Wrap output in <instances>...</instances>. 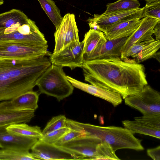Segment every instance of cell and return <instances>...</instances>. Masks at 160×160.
<instances>
[{
  "mask_svg": "<svg viewBox=\"0 0 160 160\" xmlns=\"http://www.w3.org/2000/svg\"><path fill=\"white\" fill-rule=\"evenodd\" d=\"M40 5L53 25L57 28L62 19L60 9L53 0H38Z\"/></svg>",
  "mask_w": 160,
  "mask_h": 160,
  "instance_id": "25",
  "label": "cell"
},
{
  "mask_svg": "<svg viewBox=\"0 0 160 160\" xmlns=\"http://www.w3.org/2000/svg\"><path fill=\"white\" fill-rule=\"evenodd\" d=\"M2 148V146L1 144L0 143V148Z\"/></svg>",
  "mask_w": 160,
  "mask_h": 160,
  "instance_id": "36",
  "label": "cell"
},
{
  "mask_svg": "<svg viewBox=\"0 0 160 160\" xmlns=\"http://www.w3.org/2000/svg\"><path fill=\"white\" fill-rule=\"evenodd\" d=\"M67 119L64 115H59L52 117L47 123L42 131L43 135L53 131L67 127Z\"/></svg>",
  "mask_w": 160,
  "mask_h": 160,
  "instance_id": "28",
  "label": "cell"
},
{
  "mask_svg": "<svg viewBox=\"0 0 160 160\" xmlns=\"http://www.w3.org/2000/svg\"><path fill=\"white\" fill-rule=\"evenodd\" d=\"M101 142L95 137L84 135L59 146L72 153L77 160H95L98 145Z\"/></svg>",
  "mask_w": 160,
  "mask_h": 160,
  "instance_id": "9",
  "label": "cell"
},
{
  "mask_svg": "<svg viewBox=\"0 0 160 160\" xmlns=\"http://www.w3.org/2000/svg\"><path fill=\"white\" fill-rule=\"evenodd\" d=\"M153 34L155 36L156 40L160 39V21H159L154 27Z\"/></svg>",
  "mask_w": 160,
  "mask_h": 160,
  "instance_id": "33",
  "label": "cell"
},
{
  "mask_svg": "<svg viewBox=\"0 0 160 160\" xmlns=\"http://www.w3.org/2000/svg\"><path fill=\"white\" fill-rule=\"evenodd\" d=\"M160 48V40L155 39L134 44L128 50L123 60L131 58L136 62L140 63L154 58Z\"/></svg>",
  "mask_w": 160,
  "mask_h": 160,
  "instance_id": "17",
  "label": "cell"
},
{
  "mask_svg": "<svg viewBox=\"0 0 160 160\" xmlns=\"http://www.w3.org/2000/svg\"><path fill=\"white\" fill-rule=\"evenodd\" d=\"M85 134V132H83L71 129L69 131L64 134L54 144L57 146H60L74 138Z\"/></svg>",
  "mask_w": 160,
  "mask_h": 160,
  "instance_id": "31",
  "label": "cell"
},
{
  "mask_svg": "<svg viewBox=\"0 0 160 160\" xmlns=\"http://www.w3.org/2000/svg\"><path fill=\"white\" fill-rule=\"evenodd\" d=\"M38 139L11 134L7 132L6 128L0 129V143L2 148L14 147L29 151Z\"/></svg>",
  "mask_w": 160,
  "mask_h": 160,
  "instance_id": "20",
  "label": "cell"
},
{
  "mask_svg": "<svg viewBox=\"0 0 160 160\" xmlns=\"http://www.w3.org/2000/svg\"><path fill=\"white\" fill-rule=\"evenodd\" d=\"M144 0L145 1H146V2L148 3V2H151L156 1H158L160 0Z\"/></svg>",
  "mask_w": 160,
  "mask_h": 160,
  "instance_id": "34",
  "label": "cell"
},
{
  "mask_svg": "<svg viewBox=\"0 0 160 160\" xmlns=\"http://www.w3.org/2000/svg\"><path fill=\"white\" fill-rule=\"evenodd\" d=\"M84 80L92 85L119 93L122 98L133 96L148 84L143 65L119 57L83 62Z\"/></svg>",
  "mask_w": 160,
  "mask_h": 160,
  "instance_id": "1",
  "label": "cell"
},
{
  "mask_svg": "<svg viewBox=\"0 0 160 160\" xmlns=\"http://www.w3.org/2000/svg\"><path fill=\"white\" fill-rule=\"evenodd\" d=\"M35 111L15 108L10 100L0 102V129L14 124L29 122Z\"/></svg>",
  "mask_w": 160,
  "mask_h": 160,
  "instance_id": "13",
  "label": "cell"
},
{
  "mask_svg": "<svg viewBox=\"0 0 160 160\" xmlns=\"http://www.w3.org/2000/svg\"><path fill=\"white\" fill-rule=\"evenodd\" d=\"M4 3V0H0V5H2Z\"/></svg>",
  "mask_w": 160,
  "mask_h": 160,
  "instance_id": "35",
  "label": "cell"
},
{
  "mask_svg": "<svg viewBox=\"0 0 160 160\" xmlns=\"http://www.w3.org/2000/svg\"><path fill=\"white\" fill-rule=\"evenodd\" d=\"M144 7L138 8L115 12L108 14H94L87 20L90 29L103 32L108 27L121 21L143 18Z\"/></svg>",
  "mask_w": 160,
  "mask_h": 160,
  "instance_id": "10",
  "label": "cell"
},
{
  "mask_svg": "<svg viewBox=\"0 0 160 160\" xmlns=\"http://www.w3.org/2000/svg\"><path fill=\"white\" fill-rule=\"evenodd\" d=\"M39 96L38 92L30 91L21 94L10 101L15 108L35 111L38 108Z\"/></svg>",
  "mask_w": 160,
  "mask_h": 160,
  "instance_id": "21",
  "label": "cell"
},
{
  "mask_svg": "<svg viewBox=\"0 0 160 160\" xmlns=\"http://www.w3.org/2000/svg\"><path fill=\"white\" fill-rule=\"evenodd\" d=\"M84 42H73L55 53H51L49 60L52 64L68 67L71 70L81 67L83 63Z\"/></svg>",
  "mask_w": 160,
  "mask_h": 160,
  "instance_id": "11",
  "label": "cell"
},
{
  "mask_svg": "<svg viewBox=\"0 0 160 160\" xmlns=\"http://www.w3.org/2000/svg\"><path fill=\"white\" fill-rule=\"evenodd\" d=\"M128 38L107 40L95 48L88 55L83 57V62L111 57H121L122 47Z\"/></svg>",
  "mask_w": 160,
  "mask_h": 160,
  "instance_id": "18",
  "label": "cell"
},
{
  "mask_svg": "<svg viewBox=\"0 0 160 160\" xmlns=\"http://www.w3.org/2000/svg\"><path fill=\"white\" fill-rule=\"evenodd\" d=\"M0 160H38L29 151L14 147L0 149Z\"/></svg>",
  "mask_w": 160,
  "mask_h": 160,
  "instance_id": "24",
  "label": "cell"
},
{
  "mask_svg": "<svg viewBox=\"0 0 160 160\" xmlns=\"http://www.w3.org/2000/svg\"><path fill=\"white\" fill-rule=\"evenodd\" d=\"M54 36L55 46L53 53L62 50L72 43L80 42L78 30L73 13H67L62 17L60 25L56 28Z\"/></svg>",
  "mask_w": 160,
  "mask_h": 160,
  "instance_id": "8",
  "label": "cell"
},
{
  "mask_svg": "<svg viewBox=\"0 0 160 160\" xmlns=\"http://www.w3.org/2000/svg\"><path fill=\"white\" fill-rule=\"evenodd\" d=\"M124 127L134 134L138 133L160 138V114L143 115L134 120L122 121Z\"/></svg>",
  "mask_w": 160,
  "mask_h": 160,
  "instance_id": "12",
  "label": "cell"
},
{
  "mask_svg": "<svg viewBox=\"0 0 160 160\" xmlns=\"http://www.w3.org/2000/svg\"><path fill=\"white\" fill-rule=\"evenodd\" d=\"M0 42L48 45L44 34L35 22L23 12L17 9L0 14Z\"/></svg>",
  "mask_w": 160,
  "mask_h": 160,
  "instance_id": "3",
  "label": "cell"
},
{
  "mask_svg": "<svg viewBox=\"0 0 160 160\" xmlns=\"http://www.w3.org/2000/svg\"><path fill=\"white\" fill-rule=\"evenodd\" d=\"M137 29L128 37L121 50V58L123 60L129 48L133 44L155 40L152 36L153 28L160 20L149 17H145Z\"/></svg>",
  "mask_w": 160,
  "mask_h": 160,
  "instance_id": "14",
  "label": "cell"
},
{
  "mask_svg": "<svg viewBox=\"0 0 160 160\" xmlns=\"http://www.w3.org/2000/svg\"><path fill=\"white\" fill-rule=\"evenodd\" d=\"M125 104L143 115L160 114V93L148 84L138 93L124 99Z\"/></svg>",
  "mask_w": 160,
  "mask_h": 160,
  "instance_id": "7",
  "label": "cell"
},
{
  "mask_svg": "<svg viewBox=\"0 0 160 160\" xmlns=\"http://www.w3.org/2000/svg\"><path fill=\"white\" fill-rule=\"evenodd\" d=\"M51 64L46 56L26 60H0V102L33 90L38 79Z\"/></svg>",
  "mask_w": 160,
  "mask_h": 160,
  "instance_id": "2",
  "label": "cell"
},
{
  "mask_svg": "<svg viewBox=\"0 0 160 160\" xmlns=\"http://www.w3.org/2000/svg\"><path fill=\"white\" fill-rule=\"evenodd\" d=\"M115 152L109 144L102 141L98 145L95 160H120Z\"/></svg>",
  "mask_w": 160,
  "mask_h": 160,
  "instance_id": "27",
  "label": "cell"
},
{
  "mask_svg": "<svg viewBox=\"0 0 160 160\" xmlns=\"http://www.w3.org/2000/svg\"><path fill=\"white\" fill-rule=\"evenodd\" d=\"M141 5L138 0H118L109 3L106 5V11L103 14L115 12L134 9L140 8Z\"/></svg>",
  "mask_w": 160,
  "mask_h": 160,
  "instance_id": "26",
  "label": "cell"
},
{
  "mask_svg": "<svg viewBox=\"0 0 160 160\" xmlns=\"http://www.w3.org/2000/svg\"><path fill=\"white\" fill-rule=\"evenodd\" d=\"M107 40L102 31L90 29L85 34L83 57L88 55L95 48Z\"/></svg>",
  "mask_w": 160,
  "mask_h": 160,
  "instance_id": "22",
  "label": "cell"
},
{
  "mask_svg": "<svg viewBox=\"0 0 160 160\" xmlns=\"http://www.w3.org/2000/svg\"><path fill=\"white\" fill-rule=\"evenodd\" d=\"M141 22L138 18L121 21L108 27L103 33L108 40L128 37L137 29Z\"/></svg>",
  "mask_w": 160,
  "mask_h": 160,
  "instance_id": "19",
  "label": "cell"
},
{
  "mask_svg": "<svg viewBox=\"0 0 160 160\" xmlns=\"http://www.w3.org/2000/svg\"><path fill=\"white\" fill-rule=\"evenodd\" d=\"M143 18L149 17L160 20V0L147 2L143 12Z\"/></svg>",
  "mask_w": 160,
  "mask_h": 160,
  "instance_id": "29",
  "label": "cell"
},
{
  "mask_svg": "<svg viewBox=\"0 0 160 160\" xmlns=\"http://www.w3.org/2000/svg\"><path fill=\"white\" fill-rule=\"evenodd\" d=\"M66 78L74 87L106 100L114 107L122 102V98L118 93L82 82L68 76Z\"/></svg>",
  "mask_w": 160,
  "mask_h": 160,
  "instance_id": "16",
  "label": "cell"
},
{
  "mask_svg": "<svg viewBox=\"0 0 160 160\" xmlns=\"http://www.w3.org/2000/svg\"><path fill=\"white\" fill-rule=\"evenodd\" d=\"M6 129L9 133L21 137L40 139L43 136L39 127L30 126L25 123L12 124L7 127Z\"/></svg>",
  "mask_w": 160,
  "mask_h": 160,
  "instance_id": "23",
  "label": "cell"
},
{
  "mask_svg": "<svg viewBox=\"0 0 160 160\" xmlns=\"http://www.w3.org/2000/svg\"><path fill=\"white\" fill-rule=\"evenodd\" d=\"M148 155L153 160H160V146L147 150Z\"/></svg>",
  "mask_w": 160,
  "mask_h": 160,
  "instance_id": "32",
  "label": "cell"
},
{
  "mask_svg": "<svg viewBox=\"0 0 160 160\" xmlns=\"http://www.w3.org/2000/svg\"><path fill=\"white\" fill-rule=\"evenodd\" d=\"M62 67L53 64L37 81L39 94L53 97L59 101L70 96L74 87L68 81Z\"/></svg>",
  "mask_w": 160,
  "mask_h": 160,
  "instance_id": "5",
  "label": "cell"
},
{
  "mask_svg": "<svg viewBox=\"0 0 160 160\" xmlns=\"http://www.w3.org/2000/svg\"><path fill=\"white\" fill-rule=\"evenodd\" d=\"M66 126L71 129L83 132L85 135L95 137L107 142L115 151L122 149L136 151L144 149L141 144L142 140L135 137L133 133L125 127L100 126L68 119H67Z\"/></svg>",
  "mask_w": 160,
  "mask_h": 160,
  "instance_id": "4",
  "label": "cell"
},
{
  "mask_svg": "<svg viewBox=\"0 0 160 160\" xmlns=\"http://www.w3.org/2000/svg\"><path fill=\"white\" fill-rule=\"evenodd\" d=\"M31 150V153L38 160H77L72 153L60 146L39 139Z\"/></svg>",
  "mask_w": 160,
  "mask_h": 160,
  "instance_id": "15",
  "label": "cell"
},
{
  "mask_svg": "<svg viewBox=\"0 0 160 160\" xmlns=\"http://www.w3.org/2000/svg\"><path fill=\"white\" fill-rule=\"evenodd\" d=\"M70 129L67 127L62 128L43 135L39 139L48 143L54 144Z\"/></svg>",
  "mask_w": 160,
  "mask_h": 160,
  "instance_id": "30",
  "label": "cell"
},
{
  "mask_svg": "<svg viewBox=\"0 0 160 160\" xmlns=\"http://www.w3.org/2000/svg\"><path fill=\"white\" fill-rule=\"evenodd\" d=\"M48 45L43 46L17 42H0V60H26L36 59L51 53Z\"/></svg>",
  "mask_w": 160,
  "mask_h": 160,
  "instance_id": "6",
  "label": "cell"
}]
</instances>
